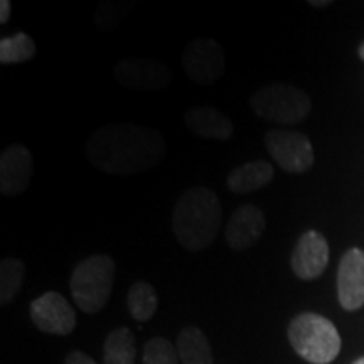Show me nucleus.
Instances as JSON below:
<instances>
[{
	"mask_svg": "<svg viewBox=\"0 0 364 364\" xmlns=\"http://www.w3.org/2000/svg\"><path fill=\"white\" fill-rule=\"evenodd\" d=\"M167 142L161 132L139 124L100 127L86 142V159L112 176L142 174L164 161Z\"/></svg>",
	"mask_w": 364,
	"mask_h": 364,
	"instance_id": "obj_1",
	"label": "nucleus"
},
{
	"mask_svg": "<svg viewBox=\"0 0 364 364\" xmlns=\"http://www.w3.org/2000/svg\"><path fill=\"white\" fill-rule=\"evenodd\" d=\"M223 208L218 196L204 186L186 189L172 213V230L189 252H203L216 240L221 228Z\"/></svg>",
	"mask_w": 364,
	"mask_h": 364,
	"instance_id": "obj_2",
	"label": "nucleus"
},
{
	"mask_svg": "<svg viewBox=\"0 0 364 364\" xmlns=\"http://www.w3.org/2000/svg\"><path fill=\"white\" fill-rule=\"evenodd\" d=\"M289 341L300 358L312 364H329L341 351V336L329 318L300 314L290 322Z\"/></svg>",
	"mask_w": 364,
	"mask_h": 364,
	"instance_id": "obj_3",
	"label": "nucleus"
},
{
	"mask_svg": "<svg viewBox=\"0 0 364 364\" xmlns=\"http://www.w3.org/2000/svg\"><path fill=\"white\" fill-rule=\"evenodd\" d=\"M115 280V262L108 255H91L73 270L70 289L75 304L86 314L107 306Z\"/></svg>",
	"mask_w": 364,
	"mask_h": 364,
	"instance_id": "obj_4",
	"label": "nucleus"
},
{
	"mask_svg": "<svg viewBox=\"0 0 364 364\" xmlns=\"http://www.w3.org/2000/svg\"><path fill=\"white\" fill-rule=\"evenodd\" d=\"M250 107L262 120L277 125H295L311 112V98L294 85L273 83L258 88L250 97Z\"/></svg>",
	"mask_w": 364,
	"mask_h": 364,
	"instance_id": "obj_5",
	"label": "nucleus"
},
{
	"mask_svg": "<svg viewBox=\"0 0 364 364\" xmlns=\"http://www.w3.org/2000/svg\"><path fill=\"white\" fill-rule=\"evenodd\" d=\"M182 68L193 83L199 86L215 85L225 75V49L215 39H193L182 53Z\"/></svg>",
	"mask_w": 364,
	"mask_h": 364,
	"instance_id": "obj_6",
	"label": "nucleus"
},
{
	"mask_svg": "<svg viewBox=\"0 0 364 364\" xmlns=\"http://www.w3.org/2000/svg\"><path fill=\"white\" fill-rule=\"evenodd\" d=\"M268 154L285 172L302 174L314 164V149L307 135L294 130H270L265 135Z\"/></svg>",
	"mask_w": 364,
	"mask_h": 364,
	"instance_id": "obj_7",
	"label": "nucleus"
},
{
	"mask_svg": "<svg viewBox=\"0 0 364 364\" xmlns=\"http://www.w3.org/2000/svg\"><path fill=\"white\" fill-rule=\"evenodd\" d=\"M115 78L125 88L135 91H162L171 85L172 73L164 63L147 58H129L115 66Z\"/></svg>",
	"mask_w": 364,
	"mask_h": 364,
	"instance_id": "obj_8",
	"label": "nucleus"
},
{
	"mask_svg": "<svg viewBox=\"0 0 364 364\" xmlns=\"http://www.w3.org/2000/svg\"><path fill=\"white\" fill-rule=\"evenodd\" d=\"M31 317L39 331L68 336L76 327V314L71 304L58 292H46L31 304Z\"/></svg>",
	"mask_w": 364,
	"mask_h": 364,
	"instance_id": "obj_9",
	"label": "nucleus"
},
{
	"mask_svg": "<svg viewBox=\"0 0 364 364\" xmlns=\"http://www.w3.org/2000/svg\"><path fill=\"white\" fill-rule=\"evenodd\" d=\"M33 154L21 144L9 145L0 156V193L19 196L29 188L33 179Z\"/></svg>",
	"mask_w": 364,
	"mask_h": 364,
	"instance_id": "obj_10",
	"label": "nucleus"
},
{
	"mask_svg": "<svg viewBox=\"0 0 364 364\" xmlns=\"http://www.w3.org/2000/svg\"><path fill=\"white\" fill-rule=\"evenodd\" d=\"M295 275L302 280H314L321 277L329 265V245L318 231H307L295 245L292 260Z\"/></svg>",
	"mask_w": 364,
	"mask_h": 364,
	"instance_id": "obj_11",
	"label": "nucleus"
},
{
	"mask_svg": "<svg viewBox=\"0 0 364 364\" xmlns=\"http://www.w3.org/2000/svg\"><path fill=\"white\" fill-rule=\"evenodd\" d=\"M338 297L346 311H358L364 306V252L348 250L338 268Z\"/></svg>",
	"mask_w": 364,
	"mask_h": 364,
	"instance_id": "obj_12",
	"label": "nucleus"
},
{
	"mask_svg": "<svg viewBox=\"0 0 364 364\" xmlns=\"http://www.w3.org/2000/svg\"><path fill=\"white\" fill-rule=\"evenodd\" d=\"M265 228V213L260 208L253 204H241L228 221L225 236L231 248L236 252H245L262 238Z\"/></svg>",
	"mask_w": 364,
	"mask_h": 364,
	"instance_id": "obj_13",
	"label": "nucleus"
},
{
	"mask_svg": "<svg viewBox=\"0 0 364 364\" xmlns=\"http://www.w3.org/2000/svg\"><path fill=\"white\" fill-rule=\"evenodd\" d=\"M186 125L193 134L211 140H228L235 134L233 122L218 108L201 105L193 107L184 115Z\"/></svg>",
	"mask_w": 364,
	"mask_h": 364,
	"instance_id": "obj_14",
	"label": "nucleus"
},
{
	"mask_svg": "<svg viewBox=\"0 0 364 364\" xmlns=\"http://www.w3.org/2000/svg\"><path fill=\"white\" fill-rule=\"evenodd\" d=\"M273 179V166L267 161L245 162L235 167L226 177V184L231 193L248 194L265 188Z\"/></svg>",
	"mask_w": 364,
	"mask_h": 364,
	"instance_id": "obj_15",
	"label": "nucleus"
},
{
	"mask_svg": "<svg viewBox=\"0 0 364 364\" xmlns=\"http://www.w3.org/2000/svg\"><path fill=\"white\" fill-rule=\"evenodd\" d=\"M176 348L182 364H213L211 346L199 327H184L179 332Z\"/></svg>",
	"mask_w": 364,
	"mask_h": 364,
	"instance_id": "obj_16",
	"label": "nucleus"
},
{
	"mask_svg": "<svg viewBox=\"0 0 364 364\" xmlns=\"http://www.w3.org/2000/svg\"><path fill=\"white\" fill-rule=\"evenodd\" d=\"M135 356V338L129 327H120L107 336L103 344V364H134Z\"/></svg>",
	"mask_w": 364,
	"mask_h": 364,
	"instance_id": "obj_17",
	"label": "nucleus"
},
{
	"mask_svg": "<svg viewBox=\"0 0 364 364\" xmlns=\"http://www.w3.org/2000/svg\"><path fill=\"white\" fill-rule=\"evenodd\" d=\"M157 292L145 282H135L127 295V306L132 317L139 322H147L157 311Z\"/></svg>",
	"mask_w": 364,
	"mask_h": 364,
	"instance_id": "obj_18",
	"label": "nucleus"
},
{
	"mask_svg": "<svg viewBox=\"0 0 364 364\" xmlns=\"http://www.w3.org/2000/svg\"><path fill=\"white\" fill-rule=\"evenodd\" d=\"M24 262L17 258H4L0 263V304L7 306L19 294L24 280Z\"/></svg>",
	"mask_w": 364,
	"mask_h": 364,
	"instance_id": "obj_19",
	"label": "nucleus"
},
{
	"mask_svg": "<svg viewBox=\"0 0 364 364\" xmlns=\"http://www.w3.org/2000/svg\"><path fill=\"white\" fill-rule=\"evenodd\" d=\"M36 56V44L26 33H17L12 38L0 39V63L16 65L26 63Z\"/></svg>",
	"mask_w": 364,
	"mask_h": 364,
	"instance_id": "obj_20",
	"label": "nucleus"
},
{
	"mask_svg": "<svg viewBox=\"0 0 364 364\" xmlns=\"http://www.w3.org/2000/svg\"><path fill=\"white\" fill-rule=\"evenodd\" d=\"M179 353L171 341L150 339L144 348V364H179Z\"/></svg>",
	"mask_w": 364,
	"mask_h": 364,
	"instance_id": "obj_21",
	"label": "nucleus"
},
{
	"mask_svg": "<svg viewBox=\"0 0 364 364\" xmlns=\"http://www.w3.org/2000/svg\"><path fill=\"white\" fill-rule=\"evenodd\" d=\"M65 364H97V363H95V359L90 358L88 354H85L81 351H75V353L68 354Z\"/></svg>",
	"mask_w": 364,
	"mask_h": 364,
	"instance_id": "obj_22",
	"label": "nucleus"
},
{
	"mask_svg": "<svg viewBox=\"0 0 364 364\" xmlns=\"http://www.w3.org/2000/svg\"><path fill=\"white\" fill-rule=\"evenodd\" d=\"M11 17V2L9 0H2L0 2V24H6Z\"/></svg>",
	"mask_w": 364,
	"mask_h": 364,
	"instance_id": "obj_23",
	"label": "nucleus"
},
{
	"mask_svg": "<svg viewBox=\"0 0 364 364\" xmlns=\"http://www.w3.org/2000/svg\"><path fill=\"white\" fill-rule=\"evenodd\" d=\"M358 53H359V58H361V59H363V61H364V43H363L361 46H359Z\"/></svg>",
	"mask_w": 364,
	"mask_h": 364,
	"instance_id": "obj_24",
	"label": "nucleus"
},
{
	"mask_svg": "<svg viewBox=\"0 0 364 364\" xmlns=\"http://www.w3.org/2000/svg\"><path fill=\"white\" fill-rule=\"evenodd\" d=\"M311 4V6H317V7H321V6H329V2H309Z\"/></svg>",
	"mask_w": 364,
	"mask_h": 364,
	"instance_id": "obj_25",
	"label": "nucleus"
},
{
	"mask_svg": "<svg viewBox=\"0 0 364 364\" xmlns=\"http://www.w3.org/2000/svg\"><path fill=\"white\" fill-rule=\"evenodd\" d=\"M353 364H364V356H363V358H359V359H356V361H354Z\"/></svg>",
	"mask_w": 364,
	"mask_h": 364,
	"instance_id": "obj_26",
	"label": "nucleus"
}]
</instances>
